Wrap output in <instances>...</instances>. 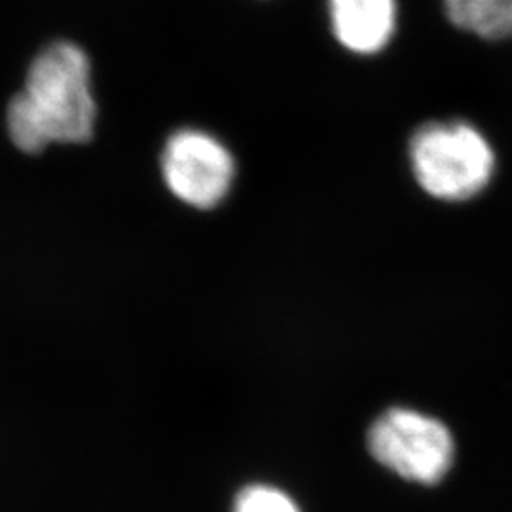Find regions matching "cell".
<instances>
[{
    "label": "cell",
    "mask_w": 512,
    "mask_h": 512,
    "mask_svg": "<svg viewBox=\"0 0 512 512\" xmlns=\"http://www.w3.org/2000/svg\"><path fill=\"white\" fill-rule=\"evenodd\" d=\"M410 162L421 188L444 202H465L492 181L494 150L465 122L427 124L410 143Z\"/></svg>",
    "instance_id": "2"
},
{
    "label": "cell",
    "mask_w": 512,
    "mask_h": 512,
    "mask_svg": "<svg viewBox=\"0 0 512 512\" xmlns=\"http://www.w3.org/2000/svg\"><path fill=\"white\" fill-rule=\"evenodd\" d=\"M450 21L486 40L512 38V0H444Z\"/></svg>",
    "instance_id": "6"
},
{
    "label": "cell",
    "mask_w": 512,
    "mask_h": 512,
    "mask_svg": "<svg viewBox=\"0 0 512 512\" xmlns=\"http://www.w3.org/2000/svg\"><path fill=\"white\" fill-rule=\"evenodd\" d=\"M95 118L88 55L73 42H54L31 63L6 122L12 143L37 154L52 143H86L92 139Z\"/></svg>",
    "instance_id": "1"
},
{
    "label": "cell",
    "mask_w": 512,
    "mask_h": 512,
    "mask_svg": "<svg viewBox=\"0 0 512 512\" xmlns=\"http://www.w3.org/2000/svg\"><path fill=\"white\" fill-rule=\"evenodd\" d=\"M332 31L353 54H378L397 27L395 0H329Z\"/></svg>",
    "instance_id": "5"
},
{
    "label": "cell",
    "mask_w": 512,
    "mask_h": 512,
    "mask_svg": "<svg viewBox=\"0 0 512 512\" xmlns=\"http://www.w3.org/2000/svg\"><path fill=\"white\" fill-rule=\"evenodd\" d=\"M162 173L175 198L196 209H213L234 183L236 162L213 135L181 129L165 143Z\"/></svg>",
    "instance_id": "4"
},
{
    "label": "cell",
    "mask_w": 512,
    "mask_h": 512,
    "mask_svg": "<svg viewBox=\"0 0 512 512\" xmlns=\"http://www.w3.org/2000/svg\"><path fill=\"white\" fill-rule=\"evenodd\" d=\"M372 458L420 484H439L454 463V439L444 423L416 410L393 408L368 431Z\"/></svg>",
    "instance_id": "3"
},
{
    "label": "cell",
    "mask_w": 512,
    "mask_h": 512,
    "mask_svg": "<svg viewBox=\"0 0 512 512\" xmlns=\"http://www.w3.org/2000/svg\"><path fill=\"white\" fill-rule=\"evenodd\" d=\"M232 512H302L291 495L270 484H251L243 488Z\"/></svg>",
    "instance_id": "7"
}]
</instances>
